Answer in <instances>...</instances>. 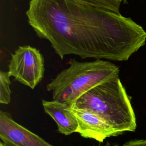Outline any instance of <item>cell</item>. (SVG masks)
Segmentation results:
<instances>
[{"instance_id":"5","label":"cell","mask_w":146,"mask_h":146,"mask_svg":"<svg viewBox=\"0 0 146 146\" xmlns=\"http://www.w3.org/2000/svg\"><path fill=\"white\" fill-rule=\"evenodd\" d=\"M0 139L7 146H56L17 123L11 114L0 111Z\"/></svg>"},{"instance_id":"10","label":"cell","mask_w":146,"mask_h":146,"mask_svg":"<svg viewBox=\"0 0 146 146\" xmlns=\"http://www.w3.org/2000/svg\"><path fill=\"white\" fill-rule=\"evenodd\" d=\"M123 146H146V140H132L124 144Z\"/></svg>"},{"instance_id":"8","label":"cell","mask_w":146,"mask_h":146,"mask_svg":"<svg viewBox=\"0 0 146 146\" xmlns=\"http://www.w3.org/2000/svg\"><path fill=\"white\" fill-rule=\"evenodd\" d=\"M10 75L8 71H0V103L8 104L11 102V91L10 88Z\"/></svg>"},{"instance_id":"7","label":"cell","mask_w":146,"mask_h":146,"mask_svg":"<svg viewBox=\"0 0 146 146\" xmlns=\"http://www.w3.org/2000/svg\"><path fill=\"white\" fill-rule=\"evenodd\" d=\"M44 112L56 123L59 133L70 135L77 132L78 124L71 106L56 100H42Z\"/></svg>"},{"instance_id":"1","label":"cell","mask_w":146,"mask_h":146,"mask_svg":"<svg viewBox=\"0 0 146 146\" xmlns=\"http://www.w3.org/2000/svg\"><path fill=\"white\" fill-rule=\"evenodd\" d=\"M26 15L61 59L75 55L125 61L146 40V32L130 18L78 0H30Z\"/></svg>"},{"instance_id":"13","label":"cell","mask_w":146,"mask_h":146,"mask_svg":"<svg viewBox=\"0 0 146 146\" xmlns=\"http://www.w3.org/2000/svg\"><path fill=\"white\" fill-rule=\"evenodd\" d=\"M0 146H7L6 144H5L3 142H2L1 141H0Z\"/></svg>"},{"instance_id":"6","label":"cell","mask_w":146,"mask_h":146,"mask_svg":"<svg viewBox=\"0 0 146 146\" xmlns=\"http://www.w3.org/2000/svg\"><path fill=\"white\" fill-rule=\"evenodd\" d=\"M71 110L78 121L77 132L82 137L103 143L108 137L118 136L105 120L95 113L85 109L72 107H71Z\"/></svg>"},{"instance_id":"3","label":"cell","mask_w":146,"mask_h":146,"mask_svg":"<svg viewBox=\"0 0 146 146\" xmlns=\"http://www.w3.org/2000/svg\"><path fill=\"white\" fill-rule=\"evenodd\" d=\"M119 68L106 60L79 62L71 59L69 66L47 84L52 100L70 106L83 94L112 78L119 76Z\"/></svg>"},{"instance_id":"4","label":"cell","mask_w":146,"mask_h":146,"mask_svg":"<svg viewBox=\"0 0 146 146\" xmlns=\"http://www.w3.org/2000/svg\"><path fill=\"white\" fill-rule=\"evenodd\" d=\"M8 68L11 76L34 89L43 78L44 58L36 48L29 45L21 46L11 54Z\"/></svg>"},{"instance_id":"9","label":"cell","mask_w":146,"mask_h":146,"mask_svg":"<svg viewBox=\"0 0 146 146\" xmlns=\"http://www.w3.org/2000/svg\"><path fill=\"white\" fill-rule=\"evenodd\" d=\"M119 13L120 3L116 0H78Z\"/></svg>"},{"instance_id":"2","label":"cell","mask_w":146,"mask_h":146,"mask_svg":"<svg viewBox=\"0 0 146 146\" xmlns=\"http://www.w3.org/2000/svg\"><path fill=\"white\" fill-rule=\"evenodd\" d=\"M71 107L85 109L98 115L118 136L136 129V117L130 98L119 76L87 91L78 98Z\"/></svg>"},{"instance_id":"11","label":"cell","mask_w":146,"mask_h":146,"mask_svg":"<svg viewBox=\"0 0 146 146\" xmlns=\"http://www.w3.org/2000/svg\"><path fill=\"white\" fill-rule=\"evenodd\" d=\"M98 146H118V145H117V144H110V143L107 142V143H106V144H104V145H98Z\"/></svg>"},{"instance_id":"12","label":"cell","mask_w":146,"mask_h":146,"mask_svg":"<svg viewBox=\"0 0 146 146\" xmlns=\"http://www.w3.org/2000/svg\"><path fill=\"white\" fill-rule=\"evenodd\" d=\"M116 1H117L118 2H119L120 3H121V2L125 3V2H126V1H127V0H116Z\"/></svg>"}]
</instances>
